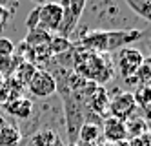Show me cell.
Returning a JSON list of instances; mask_svg holds the SVG:
<instances>
[{
  "label": "cell",
  "mask_w": 151,
  "mask_h": 146,
  "mask_svg": "<svg viewBox=\"0 0 151 146\" xmlns=\"http://www.w3.org/2000/svg\"><path fill=\"white\" fill-rule=\"evenodd\" d=\"M71 70L77 75L84 77L86 81H91L99 86H104L113 78L115 66H113V59L109 55L89 51V49L78 48L75 44V55H73Z\"/></svg>",
  "instance_id": "1"
},
{
  "label": "cell",
  "mask_w": 151,
  "mask_h": 146,
  "mask_svg": "<svg viewBox=\"0 0 151 146\" xmlns=\"http://www.w3.org/2000/svg\"><path fill=\"white\" fill-rule=\"evenodd\" d=\"M144 33L138 29H120V31H106V29H95L84 35L80 42H77L78 48L106 53L109 55L120 48H126L127 44H133L138 38H142Z\"/></svg>",
  "instance_id": "2"
},
{
  "label": "cell",
  "mask_w": 151,
  "mask_h": 146,
  "mask_svg": "<svg viewBox=\"0 0 151 146\" xmlns=\"http://www.w3.org/2000/svg\"><path fill=\"white\" fill-rule=\"evenodd\" d=\"M144 55L140 49L137 48H131V46H126V48H120L115 51V59H113V66H116L118 73H120L122 78L131 81L135 71L140 68V64L144 62Z\"/></svg>",
  "instance_id": "3"
},
{
  "label": "cell",
  "mask_w": 151,
  "mask_h": 146,
  "mask_svg": "<svg viewBox=\"0 0 151 146\" xmlns=\"http://www.w3.org/2000/svg\"><path fill=\"white\" fill-rule=\"evenodd\" d=\"M64 20V9L60 2H46L38 6V26L40 29H44L47 33L58 31L60 24Z\"/></svg>",
  "instance_id": "4"
},
{
  "label": "cell",
  "mask_w": 151,
  "mask_h": 146,
  "mask_svg": "<svg viewBox=\"0 0 151 146\" xmlns=\"http://www.w3.org/2000/svg\"><path fill=\"white\" fill-rule=\"evenodd\" d=\"M107 111L111 113V117L126 121L129 117H133L137 113V102L131 92H120L116 93L113 99H109V106Z\"/></svg>",
  "instance_id": "5"
},
{
  "label": "cell",
  "mask_w": 151,
  "mask_h": 146,
  "mask_svg": "<svg viewBox=\"0 0 151 146\" xmlns=\"http://www.w3.org/2000/svg\"><path fill=\"white\" fill-rule=\"evenodd\" d=\"M27 89L31 95H35L38 99H46L57 93V84L47 70H37V73L27 84Z\"/></svg>",
  "instance_id": "6"
},
{
  "label": "cell",
  "mask_w": 151,
  "mask_h": 146,
  "mask_svg": "<svg viewBox=\"0 0 151 146\" xmlns=\"http://www.w3.org/2000/svg\"><path fill=\"white\" fill-rule=\"evenodd\" d=\"M100 131L104 133L106 142H118V141H127V131L124 121L115 119V117H104Z\"/></svg>",
  "instance_id": "7"
},
{
  "label": "cell",
  "mask_w": 151,
  "mask_h": 146,
  "mask_svg": "<svg viewBox=\"0 0 151 146\" xmlns=\"http://www.w3.org/2000/svg\"><path fill=\"white\" fill-rule=\"evenodd\" d=\"M107 106H109V97H107V89L104 86H96V89L88 97L86 100V110L91 111L95 115H106Z\"/></svg>",
  "instance_id": "8"
},
{
  "label": "cell",
  "mask_w": 151,
  "mask_h": 146,
  "mask_svg": "<svg viewBox=\"0 0 151 146\" xmlns=\"http://www.w3.org/2000/svg\"><path fill=\"white\" fill-rule=\"evenodd\" d=\"M4 110L15 119H27L33 113V102L26 97H18V99L11 100V102H7L4 106Z\"/></svg>",
  "instance_id": "9"
},
{
  "label": "cell",
  "mask_w": 151,
  "mask_h": 146,
  "mask_svg": "<svg viewBox=\"0 0 151 146\" xmlns=\"http://www.w3.org/2000/svg\"><path fill=\"white\" fill-rule=\"evenodd\" d=\"M29 142H31V146H62L60 137L57 135V131L51 130V128L35 131L33 135H31Z\"/></svg>",
  "instance_id": "10"
},
{
  "label": "cell",
  "mask_w": 151,
  "mask_h": 146,
  "mask_svg": "<svg viewBox=\"0 0 151 146\" xmlns=\"http://www.w3.org/2000/svg\"><path fill=\"white\" fill-rule=\"evenodd\" d=\"M37 64H33V62H29V60H20V64L17 66V70H15V73L11 75L15 81L22 86V88H27V84H29V81L33 78V75L37 73Z\"/></svg>",
  "instance_id": "11"
},
{
  "label": "cell",
  "mask_w": 151,
  "mask_h": 146,
  "mask_svg": "<svg viewBox=\"0 0 151 146\" xmlns=\"http://www.w3.org/2000/svg\"><path fill=\"white\" fill-rule=\"evenodd\" d=\"M126 124V131H127V139H133V137H140L144 133H149V128H147V122L144 117H138V115H133L124 121Z\"/></svg>",
  "instance_id": "12"
},
{
  "label": "cell",
  "mask_w": 151,
  "mask_h": 146,
  "mask_svg": "<svg viewBox=\"0 0 151 146\" xmlns=\"http://www.w3.org/2000/svg\"><path fill=\"white\" fill-rule=\"evenodd\" d=\"M24 139L22 131L13 124H6L0 128V146H15Z\"/></svg>",
  "instance_id": "13"
},
{
  "label": "cell",
  "mask_w": 151,
  "mask_h": 146,
  "mask_svg": "<svg viewBox=\"0 0 151 146\" xmlns=\"http://www.w3.org/2000/svg\"><path fill=\"white\" fill-rule=\"evenodd\" d=\"M100 137V124H95V122H84L78 130V142L84 144H95Z\"/></svg>",
  "instance_id": "14"
},
{
  "label": "cell",
  "mask_w": 151,
  "mask_h": 146,
  "mask_svg": "<svg viewBox=\"0 0 151 146\" xmlns=\"http://www.w3.org/2000/svg\"><path fill=\"white\" fill-rule=\"evenodd\" d=\"M51 40V33L40 29V28H33L27 31V35L24 38V42L29 48H40V46H47Z\"/></svg>",
  "instance_id": "15"
},
{
  "label": "cell",
  "mask_w": 151,
  "mask_h": 146,
  "mask_svg": "<svg viewBox=\"0 0 151 146\" xmlns=\"http://www.w3.org/2000/svg\"><path fill=\"white\" fill-rule=\"evenodd\" d=\"M149 81H151V64H149V59H144V62L135 71L131 81H127V84L135 82L137 86H149Z\"/></svg>",
  "instance_id": "16"
},
{
  "label": "cell",
  "mask_w": 151,
  "mask_h": 146,
  "mask_svg": "<svg viewBox=\"0 0 151 146\" xmlns=\"http://www.w3.org/2000/svg\"><path fill=\"white\" fill-rule=\"evenodd\" d=\"M137 108L144 111V115H149V102H151V89L149 86H138L137 92L133 93Z\"/></svg>",
  "instance_id": "17"
},
{
  "label": "cell",
  "mask_w": 151,
  "mask_h": 146,
  "mask_svg": "<svg viewBox=\"0 0 151 146\" xmlns=\"http://www.w3.org/2000/svg\"><path fill=\"white\" fill-rule=\"evenodd\" d=\"M124 2L133 9V13L140 18L149 20L151 18V0H124Z\"/></svg>",
  "instance_id": "18"
},
{
  "label": "cell",
  "mask_w": 151,
  "mask_h": 146,
  "mask_svg": "<svg viewBox=\"0 0 151 146\" xmlns=\"http://www.w3.org/2000/svg\"><path fill=\"white\" fill-rule=\"evenodd\" d=\"M20 59L18 55H11V57H0V75H2L4 78L11 77L17 70V66L20 64Z\"/></svg>",
  "instance_id": "19"
},
{
  "label": "cell",
  "mask_w": 151,
  "mask_h": 146,
  "mask_svg": "<svg viewBox=\"0 0 151 146\" xmlns=\"http://www.w3.org/2000/svg\"><path fill=\"white\" fill-rule=\"evenodd\" d=\"M73 46V44L69 42V38L66 37H51L49 44H47V48H49V53H51V57H57V55L64 53V51H68L69 48Z\"/></svg>",
  "instance_id": "20"
},
{
  "label": "cell",
  "mask_w": 151,
  "mask_h": 146,
  "mask_svg": "<svg viewBox=\"0 0 151 146\" xmlns=\"http://www.w3.org/2000/svg\"><path fill=\"white\" fill-rule=\"evenodd\" d=\"M86 2L88 0H68V9H69V18H71V24L77 28L78 20L82 17V11L86 7Z\"/></svg>",
  "instance_id": "21"
},
{
  "label": "cell",
  "mask_w": 151,
  "mask_h": 146,
  "mask_svg": "<svg viewBox=\"0 0 151 146\" xmlns=\"http://www.w3.org/2000/svg\"><path fill=\"white\" fill-rule=\"evenodd\" d=\"M11 55H15V44L6 37H0V57H11Z\"/></svg>",
  "instance_id": "22"
},
{
  "label": "cell",
  "mask_w": 151,
  "mask_h": 146,
  "mask_svg": "<svg viewBox=\"0 0 151 146\" xmlns=\"http://www.w3.org/2000/svg\"><path fill=\"white\" fill-rule=\"evenodd\" d=\"M129 146H149V133H144L140 137H133V139H127Z\"/></svg>",
  "instance_id": "23"
},
{
  "label": "cell",
  "mask_w": 151,
  "mask_h": 146,
  "mask_svg": "<svg viewBox=\"0 0 151 146\" xmlns=\"http://www.w3.org/2000/svg\"><path fill=\"white\" fill-rule=\"evenodd\" d=\"M26 26H27V29H33V28L38 26V7H35V9L29 13L27 20H26Z\"/></svg>",
  "instance_id": "24"
},
{
  "label": "cell",
  "mask_w": 151,
  "mask_h": 146,
  "mask_svg": "<svg viewBox=\"0 0 151 146\" xmlns=\"http://www.w3.org/2000/svg\"><path fill=\"white\" fill-rule=\"evenodd\" d=\"M109 146H129V142L127 141H118V142H111Z\"/></svg>",
  "instance_id": "25"
},
{
  "label": "cell",
  "mask_w": 151,
  "mask_h": 146,
  "mask_svg": "<svg viewBox=\"0 0 151 146\" xmlns=\"http://www.w3.org/2000/svg\"><path fill=\"white\" fill-rule=\"evenodd\" d=\"M27 142H29V141H27V139H26V137H24V139H22V141H20V142H18V144H15V146H27Z\"/></svg>",
  "instance_id": "26"
},
{
  "label": "cell",
  "mask_w": 151,
  "mask_h": 146,
  "mask_svg": "<svg viewBox=\"0 0 151 146\" xmlns=\"http://www.w3.org/2000/svg\"><path fill=\"white\" fill-rule=\"evenodd\" d=\"M69 146H89V144H84V142H78V141H77V142H73V144H69Z\"/></svg>",
  "instance_id": "27"
},
{
  "label": "cell",
  "mask_w": 151,
  "mask_h": 146,
  "mask_svg": "<svg viewBox=\"0 0 151 146\" xmlns=\"http://www.w3.org/2000/svg\"><path fill=\"white\" fill-rule=\"evenodd\" d=\"M35 2H38V4H46V0H35Z\"/></svg>",
  "instance_id": "28"
},
{
  "label": "cell",
  "mask_w": 151,
  "mask_h": 146,
  "mask_svg": "<svg viewBox=\"0 0 151 146\" xmlns=\"http://www.w3.org/2000/svg\"><path fill=\"white\" fill-rule=\"evenodd\" d=\"M51 2H58V0H51Z\"/></svg>",
  "instance_id": "29"
}]
</instances>
